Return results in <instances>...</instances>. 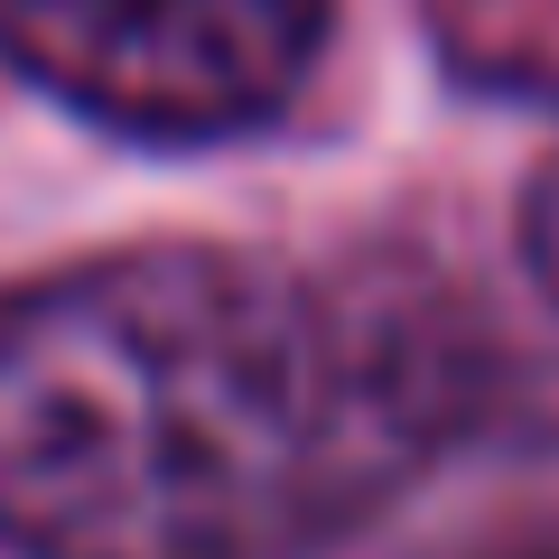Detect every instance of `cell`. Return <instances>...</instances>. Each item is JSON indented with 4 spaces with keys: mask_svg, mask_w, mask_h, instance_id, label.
<instances>
[{
    "mask_svg": "<svg viewBox=\"0 0 559 559\" xmlns=\"http://www.w3.org/2000/svg\"><path fill=\"white\" fill-rule=\"evenodd\" d=\"M503 401L439 289L131 252L0 299L10 559H318Z\"/></svg>",
    "mask_w": 559,
    "mask_h": 559,
    "instance_id": "cell-1",
    "label": "cell"
},
{
    "mask_svg": "<svg viewBox=\"0 0 559 559\" xmlns=\"http://www.w3.org/2000/svg\"><path fill=\"white\" fill-rule=\"evenodd\" d=\"M326 0H0V47L75 112L150 140L261 121L308 75Z\"/></svg>",
    "mask_w": 559,
    "mask_h": 559,
    "instance_id": "cell-2",
    "label": "cell"
},
{
    "mask_svg": "<svg viewBox=\"0 0 559 559\" xmlns=\"http://www.w3.org/2000/svg\"><path fill=\"white\" fill-rule=\"evenodd\" d=\"M522 242H532V271L559 289V150L540 159V178H532V205H522Z\"/></svg>",
    "mask_w": 559,
    "mask_h": 559,
    "instance_id": "cell-3",
    "label": "cell"
},
{
    "mask_svg": "<svg viewBox=\"0 0 559 559\" xmlns=\"http://www.w3.org/2000/svg\"><path fill=\"white\" fill-rule=\"evenodd\" d=\"M522 559H559V532H550V540H532V550H522Z\"/></svg>",
    "mask_w": 559,
    "mask_h": 559,
    "instance_id": "cell-4",
    "label": "cell"
}]
</instances>
